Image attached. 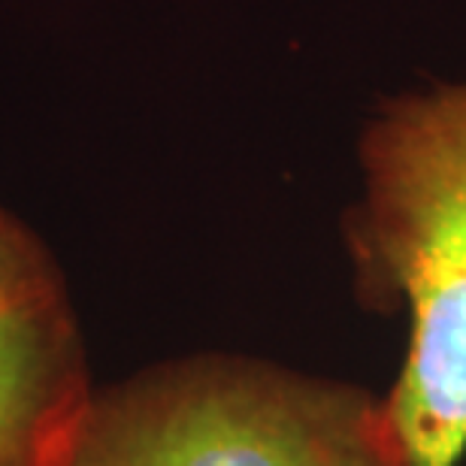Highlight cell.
<instances>
[{
  "label": "cell",
  "mask_w": 466,
  "mask_h": 466,
  "mask_svg": "<svg viewBox=\"0 0 466 466\" xmlns=\"http://www.w3.org/2000/svg\"><path fill=\"white\" fill-rule=\"evenodd\" d=\"M363 194L346 216L360 300L403 312L406 354L385 415L406 466L466 454V86L381 106L360 143Z\"/></svg>",
  "instance_id": "obj_1"
},
{
  "label": "cell",
  "mask_w": 466,
  "mask_h": 466,
  "mask_svg": "<svg viewBox=\"0 0 466 466\" xmlns=\"http://www.w3.org/2000/svg\"><path fill=\"white\" fill-rule=\"evenodd\" d=\"M70 466H406L385 400L239 354H194L95 390Z\"/></svg>",
  "instance_id": "obj_2"
},
{
  "label": "cell",
  "mask_w": 466,
  "mask_h": 466,
  "mask_svg": "<svg viewBox=\"0 0 466 466\" xmlns=\"http://www.w3.org/2000/svg\"><path fill=\"white\" fill-rule=\"evenodd\" d=\"M91 400L67 285L0 207V466H70Z\"/></svg>",
  "instance_id": "obj_3"
}]
</instances>
